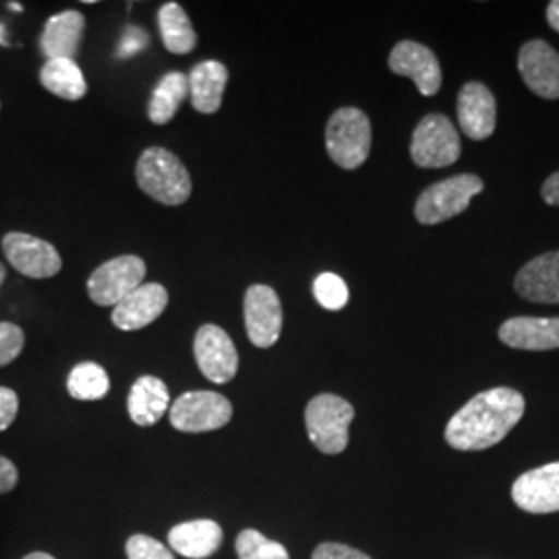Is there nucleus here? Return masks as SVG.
I'll list each match as a JSON object with an SVG mask.
<instances>
[{"label": "nucleus", "mask_w": 559, "mask_h": 559, "mask_svg": "<svg viewBox=\"0 0 559 559\" xmlns=\"http://www.w3.org/2000/svg\"><path fill=\"white\" fill-rule=\"evenodd\" d=\"M524 399L512 388H493L468 400L445 427V441L460 452L498 445L522 419Z\"/></svg>", "instance_id": "obj_1"}, {"label": "nucleus", "mask_w": 559, "mask_h": 559, "mask_svg": "<svg viewBox=\"0 0 559 559\" xmlns=\"http://www.w3.org/2000/svg\"><path fill=\"white\" fill-rule=\"evenodd\" d=\"M135 177L141 191L164 205H180L193 191L187 166L164 147H147L141 154Z\"/></svg>", "instance_id": "obj_2"}, {"label": "nucleus", "mask_w": 559, "mask_h": 559, "mask_svg": "<svg viewBox=\"0 0 559 559\" xmlns=\"http://www.w3.org/2000/svg\"><path fill=\"white\" fill-rule=\"evenodd\" d=\"M330 158L344 170L362 166L371 152V122L360 108H338L325 127Z\"/></svg>", "instance_id": "obj_3"}, {"label": "nucleus", "mask_w": 559, "mask_h": 559, "mask_svg": "<svg viewBox=\"0 0 559 559\" xmlns=\"http://www.w3.org/2000/svg\"><path fill=\"white\" fill-rule=\"evenodd\" d=\"M355 419V408L336 394H320L305 408V427L311 443L330 456L342 454L348 445V427Z\"/></svg>", "instance_id": "obj_4"}, {"label": "nucleus", "mask_w": 559, "mask_h": 559, "mask_svg": "<svg viewBox=\"0 0 559 559\" xmlns=\"http://www.w3.org/2000/svg\"><path fill=\"white\" fill-rule=\"evenodd\" d=\"M483 180L477 175H456L427 187L417 200L415 216L425 226H436L452 221L466 212L471 200L483 191Z\"/></svg>", "instance_id": "obj_5"}, {"label": "nucleus", "mask_w": 559, "mask_h": 559, "mask_svg": "<svg viewBox=\"0 0 559 559\" xmlns=\"http://www.w3.org/2000/svg\"><path fill=\"white\" fill-rule=\"evenodd\" d=\"M462 154L459 131L443 115H427L411 141V158L419 168H445Z\"/></svg>", "instance_id": "obj_6"}, {"label": "nucleus", "mask_w": 559, "mask_h": 559, "mask_svg": "<svg viewBox=\"0 0 559 559\" xmlns=\"http://www.w3.org/2000/svg\"><path fill=\"white\" fill-rule=\"evenodd\" d=\"M170 425L182 433L216 431L233 419V404L218 392H185L170 404Z\"/></svg>", "instance_id": "obj_7"}, {"label": "nucleus", "mask_w": 559, "mask_h": 559, "mask_svg": "<svg viewBox=\"0 0 559 559\" xmlns=\"http://www.w3.org/2000/svg\"><path fill=\"white\" fill-rule=\"evenodd\" d=\"M145 272V261L138 255H120L106 261L87 280V295L100 307H117L127 295L140 288Z\"/></svg>", "instance_id": "obj_8"}, {"label": "nucleus", "mask_w": 559, "mask_h": 559, "mask_svg": "<svg viewBox=\"0 0 559 559\" xmlns=\"http://www.w3.org/2000/svg\"><path fill=\"white\" fill-rule=\"evenodd\" d=\"M195 360L201 373L214 383H228L239 371V353L230 336L214 323L201 325L195 334Z\"/></svg>", "instance_id": "obj_9"}, {"label": "nucleus", "mask_w": 559, "mask_h": 559, "mask_svg": "<svg viewBox=\"0 0 559 559\" xmlns=\"http://www.w3.org/2000/svg\"><path fill=\"white\" fill-rule=\"evenodd\" d=\"M282 302L272 286L253 284L245 295V328L258 348H270L282 334Z\"/></svg>", "instance_id": "obj_10"}, {"label": "nucleus", "mask_w": 559, "mask_h": 559, "mask_svg": "<svg viewBox=\"0 0 559 559\" xmlns=\"http://www.w3.org/2000/svg\"><path fill=\"white\" fill-rule=\"evenodd\" d=\"M2 251L9 263L27 278H52L62 267L59 251L48 240L25 233L4 235Z\"/></svg>", "instance_id": "obj_11"}, {"label": "nucleus", "mask_w": 559, "mask_h": 559, "mask_svg": "<svg viewBox=\"0 0 559 559\" xmlns=\"http://www.w3.org/2000/svg\"><path fill=\"white\" fill-rule=\"evenodd\" d=\"M388 64L392 73L400 78H411L417 83L420 96L431 98L440 92L441 67L440 60L431 48L419 41L402 40L390 52Z\"/></svg>", "instance_id": "obj_12"}, {"label": "nucleus", "mask_w": 559, "mask_h": 559, "mask_svg": "<svg viewBox=\"0 0 559 559\" xmlns=\"http://www.w3.org/2000/svg\"><path fill=\"white\" fill-rule=\"evenodd\" d=\"M520 78L545 100L559 98V52L547 41H526L519 52Z\"/></svg>", "instance_id": "obj_13"}, {"label": "nucleus", "mask_w": 559, "mask_h": 559, "mask_svg": "<svg viewBox=\"0 0 559 559\" xmlns=\"http://www.w3.org/2000/svg\"><path fill=\"white\" fill-rule=\"evenodd\" d=\"M512 500L528 514L559 512V462L520 475L512 485Z\"/></svg>", "instance_id": "obj_14"}, {"label": "nucleus", "mask_w": 559, "mask_h": 559, "mask_svg": "<svg viewBox=\"0 0 559 559\" xmlns=\"http://www.w3.org/2000/svg\"><path fill=\"white\" fill-rule=\"evenodd\" d=\"M459 122L462 133L475 141H485L496 131L498 106L487 85L468 81L459 94Z\"/></svg>", "instance_id": "obj_15"}, {"label": "nucleus", "mask_w": 559, "mask_h": 559, "mask_svg": "<svg viewBox=\"0 0 559 559\" xmlns=\"http://www.w3.org/2000/svg\"><path fill=\"white\" fill-rule=\"evenodd\" d=\"M166 305H168V290L162 284L156 282L141 284L140 288L127 295L112 309V323L124 332H135L158 320Z\"/></svg>", "instance_id": "obj_16"}, {"label": "nucleus", "mask_w": 559, "mask_h": 559, "mask_svg": "<svg viewBox=\"0 0 559 559\" xmlns=\"http://www.w3.org/2000/svg\"><path fill=\"white\" fill-rule=\"evenodd\" d=\"M522 299L543 305H559V251L543 253L528 261L514 280Z\"/></svg>", "instance_id": "obj_17"}, {"label": "nucleus", "mask_w": 559, "mask_h": 559, "mask_svg": "<svg viewBox=\"0 0 559 559\" xmlns=\"http://www.w3.org/2000/svg\"><path fill=\"white\" fill-rule=\"evenodd\" d=\"M500 340L519 350H556L559 318H512L501 323Z\"/></svg>", "instance_id": "obj_18"}, {"label": "nucleus", "mask_w": 559, "mask_h": 559, "mask_svg": "<svg viewBox=\"0 0 559 559\" xmlns=\"http://www.w3.org/2000/svg\"><path fill=\"white\" fill-rule=\"evenodd\" d=\"M224 531L214 520L180 522L168 533V545L182 558L205 559L221 549Z\"/></svg>", "instance_id": "obj_19"}, {"label": "nucleus", "mask_w": 559, "mask_h": 559, "mask_svg": "<svg viewBox=\"0 0 559 559\" xmlns=\"http://www.w3.org/2000/svg\"><path fill=\"white\" fill-rule=\"evenodd\" d=\"M85 32V17L80 11H62L59 15L46 21L41 32V52L50 59H69L78 55L81 38Z\"/></svg>", "instance_id": "obj_20"}, {"label": "nucleus", "mask_w": 559, "mask_h": 559, "mask_svg": "<svg viewBox=\"0 0 559 559\" xmlns=\"http://www.w3.org/2000/svg\"><path fill=\"white\" fill-rule=\"evenodd\" d=\"M191 104L201 115L218 112L228 83V69L221 60H203L187 75Z\"/></svg>", "instance_id": "obj_21"}, {"label": "nucleus", "mask_w": 559, "mask_h": 559, "mask_svg": "<svg viewBox=\"0 0 559 559\" xmlns=\"http://www.w3.org/2000/svg\"><path fill=\"white\" fill-rule=\"evenodd\" d=\"M127 408H129V417L135 425L152 427L170 408V392L160 378L141 376L129 392Z\"/></svg>", "instance_id": "obj_22"}, {"label": "nucleus", "mask_w": 559, "mask_h": 559, "mask_svg": "<svg viewBox=\"0 0 559 559\" xmlns=\"http://www.w3.org/2000/svg\"><path fill=\"white\" fill-rule=\"evenodd\" d=\"M40 83L62 100L78 102L87 94V81L75 60H46L40 71Z\"/></svg>", "instance_id": "obj_23"}, {"label": "nucleus", "mask_w": 559, "mask_h": 559, "mask_svg": "<svg viewBox=\"0 0 559 559\" xmlns=\"http://www.w3.org/2000/svg\"><path fill=\"white\" fill-rule=\"evenodd\" d=\"M162 41L173 55H189L198 46V34L179 2H166L158 11Z\"/></svg>", "instance_id": "obj_24"}, {"label": "nucleus", "mask_w": 559, "mask_h": 559, "mask_svg": "<svg viewBox=\"0 0 559 559\" xmlns=\"http://www.w3.org/2000/svg\"><path fill=\"white\" fill-rule=\"evenodd\" d=\"M189 96V80L185 73L173 71L162 78L160 83L152 92V100L147 106V117L154 124H166L175 119L180 104Z\"/></svg>", "instance_id": "obj_25"}, {"label": "nucleus", "mask_w": 559, "mask_h": 559, "mask_svg": "<svg viewBox=\"0 0 559 559\" xmlns=\"http://www.w3.org/2000/svg\"><path fill=\"white\" fill-rule=\"evenodd\" d=\"M67 390H69L71 399L83 400V402L100 400L110 390V378L102 365L85 360V362L75 365L73 371L69 373Z\"/></svg>", "instance_id": "obj_26"}, {"label": "nucleus", "mask_w": 559, "mask_h": 559, "mask_svg": "<svg viewBox=\"0 0 559 559\" xmlns=\"http://www.w3.org/2000/svg\"><path fill=\"white\" fill-rule=\"evenodd\" d=\"M237 556L239 559H290L282 543L265 539L255 528H247L237 537Z\"/></svg>", "instance_id": "obj_27"}, {"label": "nucleus", "mask_w": 559, "mask_h": 559, "mask_svg": "<svg viewBox=\"0 0 559 559\" xmlns=\"http://www.w3.org/2000/svg\"><path fill=\"white\" fill-rule=\"evenodd\" d=\"M313 295L323 309L340 311L348 302V286L338 274L323 272L313 282Z\"/></svg>", "instance_id": "obj_28"}, {"label": "nucleus", "mask_w": 559, "mask_h": 559, "mask_svg": "<svg viewBox=\"0 0 559 559\" xmlns=\"http://www.w3.org/2000/svg\"><path fill=\"white\" fill-rule=\"evenodd\" d=\"M25 346V334L20 325L0 321V367L13 362L20 357Z\"/></svg>", "instance_id": "obj_29"}, {"label": "nucleus", "mask_w": 559, "mask_h": 559, "mask_svg": "<svg viewBox=\"0 0 559 559\" xmlns=\"http://www.w3.org/2000/svg\"><path fill=\"white\" fill-rule=\"evenodd\" d=\"M127 556L129 559H175L164 543L147 535H133L127 540Z\"/></svg>", "instance_id": "obj_30"}, {"label": "nucleus", "mask_w": 559, "mask_h": 559, "mask_svg": "<svg viewBox=\"0 0 559 559\" xmlns=\"http://www.w3.org/2000/svg\"><path fill=\"white\" fill-rule=\"evenodd\" d=\"M20 413V396L11 388L0 385V433L7 431Z\"/></svg>", "instance_id": "obj_31"}, {"label": "nucleus", "mask_w": 559, "mask_h": 559, "mask_svg": "<svg viewBox=\"0 0 559 559\" xmlns=\"http://www.w3.org/2000/svg\"><path fill=\"white\" fill-rule=\"evenodd\" d=\"M311 559H371L359 549L342 545V543H321L313 551Z\"/></svg>", "instance_id": "obj_32"}, {"label": "nucleus", "mask_w": 559, "mask_h": 559, "mask_svg": "<svg viewBox=\"0 0 559 559\" xmlns=\"http://www.w3.org/2000/svg\"><path fill=\"white\" fill-rule=\"evenodd\" d=\"M147 41H150V38H147V34L143 29H138V27L127 29V34L122 36V41H120L119 57L127 59V57L138 55L147 46Z\"/></svg>", "instance_id": "obj_33"}, {"label": "nucleus", "mask_w": 559, "mask_h": 559, "mask_svg": "<svg viewBox=\"0 0 559 559\" xmlns=\"http://www.w3.org/2000/svg\"><path fill=\"white\" fill-rule=\"evenodd\" d=\"M20 480V471L17 466L4 456H0V496L11 493L17 487Z\"/></svg>", "instance_id": "obj_34"}, {"label": "nucleus", "mask_w": 559, "mask_h": 559, "mask_svg": "<svg viewBox=\"0 0 559 559\" xmlns=\"http://www.w3.org/2000/svg\"><path fill=\"white\" fill-rule=\"evenodd\" d=\"M540 198H543L545 203L559 207V170L543 182V187H540Z\"/></svg>", "instance_id": "obj_35"}, {"label": "nucleus", "mask_w": 559, "mask_h": 559, "mask_svg": "<svg viewBox=\"0 0 559 559\" xmlns=\"http://www.w3.org/2000/svg\"><path fill=\"white\" fill-rule=\"evenodd\" d=\"M547 21H549L551 29H556L559 34V0L549 2V7H547Z\"/></svg>", "instance_id": "obj_36"}, {"label": "nucleus", "mask_w": 559, "mask_h": 559, "mask_svg": "<svg viewBox=\"0 0 559 559\" xmlns=\"http://www.w3.org/2000/svg\"><path fill=\"white\" fill-rule=\"evenodd\" d=\"M21 559H57L52 558L50 554H44V551H34V554H29V556H25V558Z\"/></svg>", "instance_id": "obj_37"}, {"label": "nucleus", "mask_w": 559, "mask_h": 559, "mask_svg": "<svg viewBox=\"0 0 559 559\" xmlns=\"http://www.w3.org/2000/svg\"><path fill=\"white\" fill-rule=\"evenodd\" d=\"M7 278V267L0 263V286H2V282Z\"/></svg>", "instance_id": "obj_38"}, {"label": "nucleus", "mask_w": 559, "mask_h": 559, "mask_svg": "<svg viewBox=\"0 0 559 559\" xmlns=\"http://www.w3.org/2000/svg\"><path fill=\"white\" fill-rule=\"evenodd\" d=\"M11 9H13V11H21L20 2H11Z\"/></svg>", "instance_id": "obj_39"}, {"label": "nucleus", "mask_w": 559, "mask_h": 559, "mask_svg": "<svg viewBox=\"0 0 559 559\" xmlns=\"http://www.w3.org/2000/svg\"><path fill=\"white\" fill-rule=\"evenodd\" d=\"M0 44H7V40H4V34H2V27H0Z\"/></svg>", "instance_id": "obj_40"}]
</instances>
